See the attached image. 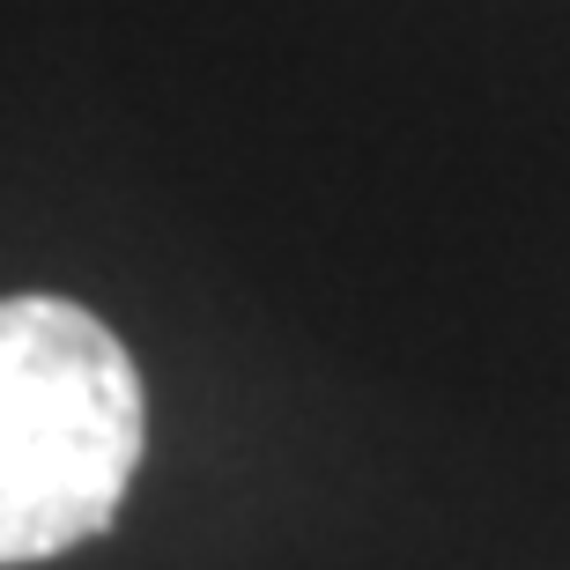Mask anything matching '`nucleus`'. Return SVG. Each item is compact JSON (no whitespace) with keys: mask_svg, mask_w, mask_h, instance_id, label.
Here are the masks:
<instances>
[{"mask_svg":"<svg viewBox=\"0 0 570 570\" xmlns=\"http://www.w3.org/2000/svg\"><path fill=\"white\" fill-rule=\"evenodd\" d=\"M148 444L127 341L67 296H0V570L97 541Z\"/></svg>","mask_w":570,"mask_h":570,"instance_id":"obj_1","label":"nucleus"}]
</instances>
